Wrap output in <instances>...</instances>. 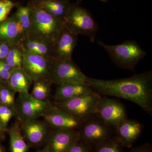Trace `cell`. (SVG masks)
Returning a JSON list of instances; mask_svg holds the SVG:
<instances>
[{
  "label": "cell",
  "mask_w": 152,
  "mask_h": 152,
  "mask_svg": "<svg viewBox=\"0 0 152 152\" xmlns=\"http://www.w3.org/2000/svg\"><path fill=\"white\" fill-rule=\"evenodd\" d=\"M86 83L101 96L128 100L152 115V71L118 80H103L87 77Z\"/></svg>",
  "instance_id": "obj_1"
},
{
  "label": "cell",
  "mask_w": 152,
  "mask_h": 152,
  "mask_svg": "<svg viewBox=\"0 0 152 152\" xmlns=\"http://www.w3.org/2000/svg\"><path fill=\"white\" fill-rule=\"evenodd\" d=\"M31 17L28 36L53 45L65 25V22L53 16L42 9L34 0L28 3Z\"/></svg>",
  "instance_id": "obj_2"
},
{
  "label": "cell",
  "mask_w": 152,
  "mask_h": 152,
  "mask_svg": "<svg viewBox=\"0 0 152 152\" xmlns=\"http://www.w3.org/2000/svg\"><path fill=\"white\" fill-rule=\"evenodd\" d=\"M98 44L105 50L117 66L128 70H134L146 55V53L134 41H126L114 45H106L100 41Z\"/></svg>",
  "instance_id": "obj_3"
},
{
  "label": "cell",
  "mask_w": 152,
  "mask_h": 152,
  "mask_svg": "<svg viewBox=\"0 0 152 152\" xmlns=\"http://www.w3.org/2000/svg\"><path fill=\"white\" fill-rule=\"evenodd\" d=\"M65 23L78 36L83 35L94 42L98 31L97 24L86 9L76 4H72L65 19Z\"/></svg>",
  "instance_id": "obj_4"
},
{
  "label": "cell",
  "mask_w": 152,
  "mask_h": 152,
  "mask_svg": "<svg viewBox=\"0 0 152 152\" xmlns=\"http://www.w3.org/2000/svg\"><path fill=\"white\" fill-rule=\"evenodd\" d=\"M94 92L68 100L56 102V107L83 122L95 115V110L101 97Z\"/></svg>",
  "instance_id": "obj_5"
},
{
  "label": "cell",
  "mask_w": 152,
  "mask_h": 152,
  "mask_svg": "<svg viewBox=\"0 0 152 152\" xmlns=\"http://www.w3.org/2000/svg\"><path fill=\"white\" fill-rule=\"evenodd\" d=\"M78 131L80 140L93 149L115 134V130L96 115L82 123Z\"/></svg>",
  "instance_id": "obj_6"
},
{
  "label": "cell",
  "mask_w": 152,
  "mask_h": 152,
  "mask_svg": "<svg viewBox=\"0 0 152 152\" xmlns=\"http://www.w3.org/2000/svg\"><path fill=\"white\" fill-rule=\"evenodd\" d=\"M95 115L114 130L121 121L128 118L124 106L115 99L106 96H101L98 100Z\"/></svg>",
  "instance_id": "obj_7"
},
{
  "label": "cell",
  "mask_w": 152,
  "mask_h": 152,
  "mask_svg": "<svg viewBox=\"0 0 152 152\" xmlns=\"http://www.w3.org/2000/svg\"><path fill=\"white\" fill-rule=\"evenodd\" d=\"M86 77L72 59L54 60L49 80L52 84L57 85L63 83H86Z\"/></svg>",
  "instance_id": "obj_8"
},
{
  "label": "cell",
  "mask_w": 152,
  "mask_h": 152,
  "mask_svg": "<svg viewBox=\"0 0 152 152\" xmlns=\"http://www.w3.org/2000/svg\"><path fill=\"white\" fill-rule=\"evenodd\" d=\"M16 102L17 116L20 122L28 120L38 119L52 105L48 101H40L29 93L19 94Z\"/></svg>",
  "instance_id": "obj_9"
},
{
  "label": "cell",
  "mask_w": 152,
  "mask_h": 152,
  "mask_svg": "<svg viewBox=\"0 0 152 152\" xmlns=\"http://www.w3.org/2000/svg\"><path fill=\"white\" fill-rule=\"evenodd\" d=\"M22 51V69L33 82L40 80H49L54 60L28 53L23 50Z\"/></svg>",
  "instance_id": "obj_10"
},
{
  "label": "cell",
  "mask_w": 152,
  "mask_h": 152,
  "mask_svg": "<svg viewBox=\"0 0 152 152\" xmlns=\"http://www.w3.org/2000/svg\"><path fill=\"white\" fill-rule=\"evenodd\" d=\"M20 123L22 134L30 148H43L51 130L49 125L45 122L38 119Z\"/></svg>",
  "instance_id": "obj_11"
},
{
  "label": "cell",
  "mask_w": 152,
  "mask_h": 152,
  "mask_svg": "<svg viewBox=\"0 0 152 152\" xmlns=\"http://www.w3.org/2000/svg\"><path fill=\"white\" fill-rule=\"evenodd\" d=\"M80 140L78 131L53 129L44 146L48 152H68Z\"/></svg>",
  "instance_id": "obj_12"
},
{
  "label": "cell",
  "mask_w": 152,
  "mask_h": 152,
  "mask_svg": "<svg viewBox=\"0 0 152 152\" xmlns=\"http://www.w3.org/2000/svg\"><path fill=\"white\" fill-rule=\"evenodd\" d=\"M78 35L65 24L53 45V57L55 61L72 59L73 52L75 48Z\"/></svg>",
  "instance_id": "obj_13"
},
{
  "label": "cell",
  "mask_w": 152,
  "mask_h": 152,
  "mask_svg": "<svg viewBox=\"0 0 152 152\" xmlns=\"http://www.w3.org/2000/svg\"><path fill=\"white\" fill-rule=\"evenodd\" d=\"M42 117L53 129L78 130L82 124L70 114L53 106L47 110Z\"/></svg>",
  "instance_id": "obj_14"
},
{
  "label": "cell",
  "mask_w": 152,
  "mask_h": 152,
  "mask_svg": "<svg viewBox=\"0 0 152 152\" xmlns=\"http://www.w3.org/2000/svg\"><path fill=\"white\" fill-rule=\"evenodd\" d=\"M144 127L135 120L126 118L117 126L114 135L124 148H131L140 137Z\"/></svg>",
  "instance_id": "obj_15"
},
{
  "label": "cell",
  "mask_w": 152,
  "mask_h": 152,
  "mask_svg": "<svg viewBox=\"0 0 152 152\" xmlns=\"http://www.w3.org/2000/svg\"><path fill=\"white\" fill-rule=\"evenodd\" d=\"M25 37L23 29L15 14L0 23V42L12 45H18Z\"/></svg>",
  "instance_id": "obj_16"
},
{
  "label": "cell",
  "mask_w": 152,
  "mask_h": 152,
  "mask_svg": "<svg viewBox=\"0 0 152 152\" xmlns=\"http://www.w3.org/2000/svg\"><path fill=\"white\" fill-rule=\"evenodd\" d=\"M95 92L86 83H63L58 85L54 95L56 102L68 100Z\"/></svg>",
  "instance_id": "obj_17"
},
{
  "label": "cell",
  "mask_w": 152,
  "mask_h": 152,
  "mask_svg": "<svg viewBox=\"0 0 152 152\" xmlns=\"http://www.w3.org/2000/svg\"><path fill=\"white\" fill-rule=\"evenodd\" d=\"M19 45L22 50L28 53L51 58L54 60L53 45L45 41L26 36Z\"/></svg>",
  "instance_id": "obj_18"
},
{
  "label": "cell",
  "mask_w": 152,
  "mask_h": 152,
  "mask_svg": "<svg viewBox=\"0 0 152 152\" xmlns=\"http://www.w3.org/2000/svg\"><path fill=\"white\" fill-rule=\"evenodd\" d=\"M53 16L64 21L72 3L70 0H34Z\"/></svg>",
  "instance_id": "obj_19"
},
{
  "label": "cell",
  "mask_w": 152,
  "mask_h": 152,
  "mask_svg": "<svg viewBox=\"0 0 152 152\" xmlns=\"http://www.w3.org/2000/svg\"><path fill=\"white\" fill-rule=\"evenodd\" d=\"M33 80L23 69H13L7 84L15 93H29Z\"/></svg>",
  "instance_id": "obj_20"
},
{
  "label": "cell",
  "mask_w": 152,
  "mask_h": 152,
  "mask_svg": "<svg viewBox=\"0 0 152 152\" xmlns=\"http://www.w3.org/2000/svg\"><path fill=\"white\" fill-rule=\"evenodd\" d=\"M7 133L10 137V152H27L30 147L22 134L20 123H14L9 128Z\"/></svg>",
  "instance_id": "obj_21"
},
{
  "label": "cell",
  "mask_w": 152,
  "mask_h": 152,
  "mask_svg": "<svg viewBox=\"0 0 152 152\" xmlns=\"http://www.w3.org/2000/svg\"><path fill=\"white\" fill-rule=\"evenodd\" d=\"M51 83L48 80H40L34 82L31 95L37 99L47 101L51 93Z\"/></svg>",
  "instance_id": "obj_22"
},
{
  "label": "cell",
  "mask_w": 152,
  "mask_h": 152,
  "mask_svg": "<svg viewBox=\"0 0 152 152\" xmlns=\"http://www.w3.org/2000/svg\"><path fill=\"white\" fill-rule=\"evenodd\" d=\"M124 148L114 135L95 147L92 152H124Z\"/></svg>",
  "instance_id": "obj_23"
},
{
  "label": "cell",
  "mask_w": 152,
  "mask_h": 152,
  "mask_svg": "<svg viewBox=\"0 0 152 152\" xmlns=\"http://www.w3.org/2000/svg\"><path fill=\"white\" fill-rule=\"evenodd\" d=\"M15 15L18 20L23 29L25 35L27 36L31 27V17L28 6L18 5Z\"/></svg>",
  "instance_id": "obj_24"
},
{
  "label": "cell",
  "mask_w": 152,
  "mask_h": 152,
  "mask_svg": "<svg viewBox=\"0 0 152 152\" xmlns=\"http://www.w3.org/2000/svg\"><path fill=\"white\" fill-rule=\"evenodd\" d=\"M5 60L13 69H22L23 51L20 46L11 47Z\"/></svg>",
  "instance_id": "obj_25"
},
{
  "label": "cell",
  "mask_w": 152,
  "mask_h": 152,
  "mask_svg": "<svg viewBox=\"0 0 152 152\" xmlns=\"http://www.w3.org/2000/svg\"><path fill=\"white\" fill-rule=\"evenodd\" d=\"M15 93L7 84H3L0 88V104L16 108Z\"/></svg>",
  "instance_id": "obj_26"
},
{
  "label": "cell",
  "mask_w": 152,
  "mask_h": 152,
  "mask_svg": "<svg viewBox=\"0 0 152 152\" xmlns=\"http://www.w3.org/2000/svg\"><path fill=\"white\" fill-rule=\"evenodd\" d=\"M16 115V109L0 104V123L6 130L10 120Z\"/></svg>",
  "instance_id": "obj_27"
},
{
  "label": "cell",
  "mask_w": 152,
  "mask_h": 152,
  "mask_svg": "<svg viewBox=\"0 0 152 152\" xmlns=\"http://www.w3.org/2000/svg\"><path fill=\"white\" fill-rule=\"evenodd\" d=\"M18 5L12 0H0V23L8 18L11 11Z\"/></svg>",
  "instance_id": "obj_28"
},
{
  "label": "cell",
  "mask_w": 152,
  "mask_h": 152,
  "mask_svg": "<svg viewBox=\"0 0 152 152\" xmlns=\"http://www.w3.org/2000/svg\"><path fill=\"white\" fill-rule=\"evenodd\" d=\"M13 69L5 60H0V80L3 83H7Z\"/></svg>",
  "instance_id": "obj_29"
},
{
  "label": "cell",
  "mask_w": 152,
  "mask_h": 152,
  "mask_svg": "<svg viewBox=\"0 0 152 152\" xmlns=\"http://www.w3.org/2000/svg\"><path fill=\"white\" fill-rule=\"evenodd\" d=\"M93 148L88 144L79 140L68 152H92Z\"/></svg>",
  "instance_id": "obj_30"
},
{
  "label": "cell",
  "mask_w": 152,
  "mask_h": 152,
  "mask_svg": "<svg viewBox=\"0 0 152 152\" xmlns=\"http://www.w3.org/2000/svg\"><path fill=\"white\" fill-rule=\"evenodd\" d=\"M12 46L7 43L0 42V60L5 59Z\"/></svg>",
  "instance_id": "obj_31"
},
{
  "label": "cell",
  "mask_w": 152,
  "mask_h": 152,
  "mask_svg": "<svg viewBox=\"0 0 152 152\" xmlns=\"http://www.w3.org/2000/svg\"><path fill=\"white\" fill-rule=\"evenodd\" d=\"M129 152H152V145L150 144L145 143L133 148Z\"/></svg>",
  "instance_id": "obj_32"
},
{
  "label": "cell",
  "mask_w": 152,
  "mask_h": 152,
  "mask_svg": "<svg viewBox=\"0 0 152 152\" xmlns=\"http://www.w3.org/2000/svg\"><path fill=\"white\" fill-rule=\"evenodd\" d=\"M7 131L5 129L0 123V142L4 140L6 138V133Z\"/></svg>",
  "instance_id": "obj_33"
},
{
  "label": "cell",
  "mask_w": 152,
  "mask_h": 152,
  "mask_svg": "<svg viewBox=\"0 0 152 152\" xmlns=\"http://www.w3.org/2000/svg\"><path fill=\"white\" fill-rule=\"evenodd\" d=\"M0 152H6L5 147L0 142Z\"/></svg>",
  "instance_id": "obj_34"
},
{
  "label": "cell",
  "mask_w": 152,
  "mask_h": 152,
  "mask_svg": "<svg viewBox=\"0 0 152 152\" xmlns=\"http://www.w3.org/2000/svg\"><path fill=\"white\" fill-rule=\"evenodd\" d=\"M36 152H48V151L47 150L46 147L44 146L42 149L38 150Z\"/></svg>",
  "instance_id": "obj_35"
},
{
  "label": "cell",
  "mask_w": 152,
  "mask_h": 152,
  "mask_svg": "<svg viewBox=\"0 0 152 152\" xmlns=\"http://www.w3.org/2000/svg\"><path fill=\"white\" fill-rule=\"evenodd\" d=\"M83 0H76V4L78 5H80V4L82 3V1Z\"/></svg>",
  "instance_id": "obj_36"
},
{
  "label": "cell",
  "mask_w": 152,
  "mask_h": 152,
  "mask_svg": "<svg viewBox=\"0 0 152 152\" xmlns=\"http://www.w3.org/2000/svg\"><path fill=\"white\" fill-rule=\"evenodd\" d=\"M3 84H4V83H3L2 82H1V81L0 80V88H1V86H2Z\"/></svg>",
  "instance_id": "obj_37"
},
{
  "label": "cell",
  "mask_w": 152,
  "mask_h": 152,
  "mask_svg": "<svg viewBox=\"0 0 152 152\" xmlns=\"http://www.w3.org/2000/svg\"><path fill=\"white\" fill-rule=\"evenodd\" d=\"M100 1H101L102 2H106L108 0H100Z\"/></svg>",
  "instance_id": "obj_38"
}]
</instances>
